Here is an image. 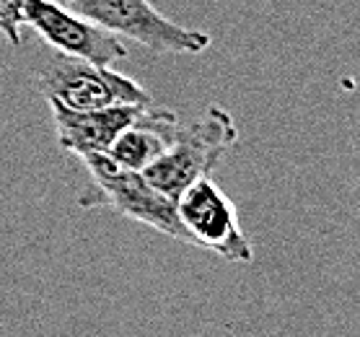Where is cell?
<instances>
[{
    "label": "cell",
    "mask_w": 360,
    "mask_h": 337,
    "mask_svg": "<svg viewBox=\"0 0 360 337\" xmlns=\"http://www.w3.org/2000/svg\"><path fill=\"white\" fill-rule=\"evenodd\" d=\"M21 26H24V0H0V34L11 44H21Z\"/></svg>",
    "instance_id": "9"
},
{
    "label": "cell",
    "mask_w": 360,
    "mask_h": 337,
    "mask_svg": "<svg viewBox=\"0 0 360 337\" xmlns=\"http://www.w3.org/2000/svg\"><path fill=\"white\" fill-rule=\"evenodd\" d=\"M37 89L44 99H55L68 109H104L117 104H153V96L140 83L117 73L109 65L55 52L44 70L37 73Z\"/></svg>",
    "instance_id": "4"
},
{
    "label": "cell",
    "mask_w": 360,
    "mask_h": 337,
    "mask_svg": "<svg viewBox=\"0 0 360 337\" xmlns=\"http://www.w3.org/2000/svg\"><path fill=\"white\" fill-rule=\"evenodd\" d=\"M24 24L32 26L52 50L68 58L94 65H112L127 58V47L120 37L55 0H24Z\"/></svg>",
    "instance_id": "6"
},
{
    "label": "cell",
    "mask_w": 360,
    "mask_h": 337,
    "mask_svg": "<svg viewBox=\"0 0 360 337\" xmlns=\"http://www.w3.org/2000/svg\"><path fill=\"white\" fill-rule=\"evenodd\" d=\"M47 104L52 109L58 146L75 156L109 153L115 140L130 125L138 122L143 109L150 107V104H117L104 109H68L55 99H47Z\"/></svg>",
    "instance_id": "7"
},
{
    "label": "cell",
    "mask_w": 360,
    "mask_h": 337,
    "mask_svg": "<svg viewBox=\"0 0 360 337\" xmlns=\"http://www.w3.org/2000/svg\"><path fill=\"white\" fill-rule=\"evenodd\" d=\"M68 8L107 29L115 37L143 44L153 55H202L210 50V34L174 24L150 0H63Z\"/></svg>",
    "instance_id": "3"
},
{
    "label": "cell",
    "mask_w": 360,
    "mask_h": 337,
    "mask_svg": "<svg viewBox=\"0 0 360 337\" xmlns=\"http://www.w3.org/2000/svg\"><path fill=\"white\" fill-rule=\"evenodd\" d=\"M236 140L238 127L233 117L221 107H207L195 122L179 125V132L169 151L161 153L143 174L164 195L179 200L181 192L197 179L213 174Z\"/></svg>",
    "instance_id": "2"
},
{
    "label": "cell",
    "mask_w": 360,
    "mask_h": 337,
    "mask_svg": "<svg viewBox=\"0 0 360 337\" xmlns=\"http://www.w3.org/2000/svg\"><path fill=\"white\" fill-rule=\"evenodd\" d=\"M81 158L91 179L78 198L83 208L107 205L130 221L146 223L181 244H192L176 210V200L150 184L146 174L124 169L109 153H89Z\"/></svg>",
    "instance_id": "1"
},
{
    "label": "cell",
    "mask_w": 360,
    "mask_h": 337,
    "mask_svg": "<svg viewBox=\"0 0 360 337\" xmlns=\"http://www.w3.org/2000/svg\"><path fill=\"white\" fill-rule=\"evenodd\" d=\"M179 117L176 112L158 104L143 109L138 122L130 125L127 130L115 140V146L109 148V156L117 164L132 172H146L161 153L169 151L179 132Z\"/></svg>",
    "instance_id": "8"
},
{
    "label": "cell",
    "mask_w": 360,
    "mask_h": 337,
    "mask_svg": "<svg viewBox=\"0 0 360 337\" xmlns=\"http://www.w3.org/2000/svg\"><path fill=\"white\" fill-rule=\"evenodd\" d=\"M176 210L195 247L218 255L231 265H249L254 249L241 229L236 205L210 177L197 179L176 200Z\"/></svg>",
    "instance_id": "5"
}]
</instances>
